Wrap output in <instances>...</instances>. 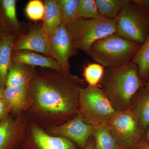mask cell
<instances>
[{
	"instance_id": "cell-14",
	"label": "cell",
	"mask_w": 149,
	"mask_h": 149,
	"mask_svg": "<svg viewBox=\"0 0 149 149\" xmlns=\"http://www.w3.org/2000/svg\"><path fill=\"white\" fill-rule=\"evenodd\" d=\"M11 61L35 67L49 68L64 73L61 67L53 58L32 51L13 52L12 54Z\"/></svg>"
},
{
	"instance_id": "cell-7",
	"label": "cell",
	"mask_w": 149,
	"mask_h": 149,
	"mask_svg": "<svg viewBox=\"0 0 149 149\" xmlns=\"http://www.w3.org/2000/svg\"><path fill=\"white\" fill-rule=\"evenodd\" d=\"M106 124L112 135L123 149L135 148L141 143L143 131L130 109L116 112Z\"/></svg>"
},
{
	"instance_id": "cell-31",
	"label": "cell",
	"mask_w": 149,
	"mask_h": 149,
	"mask_svg": "<svg viewBox=\"0 0 149 149\" xmlns=\"http://www.w3.org/2000/svg\"><path fill=\"white\" fill-rule=\"evenodd\" d=\"M146 143L149 145V127L147 129L146 133Z\"/></svg>"
},
{
	"instance_id": "cell-13",
	"label": "cell",
	"mask_w": 149,
	"mask_h": 149,
	"mask_svg": "<svg viewBox=\"0 0 149 149\" xmlns=\"http://www.w3.org/2000/svg\"><path fill=\"white\" fill-rule=\"evenodd\" d=\"M16 0H0V31L18 36L24 32L17 17Z\"/></svg>"
},
{
	"instance_id": "cell-16",
	"label": "cell",
	"mask_w": 149,
	"mask_h": 149,
	"mask_svg": "<svg viewBox=\"0 0 149 149\" xmlns=\"http://www.w3.org/2000/svg\"><path fill=\"white\" fill-rule=\"evenodd\" d=\"M29 87H5L2 100L10 107L11 113L19 114L27 110L29 102Z\"/></svg>"
},
{
	"instance_id": "cell-29",
	"label": "cell",
	"mask_w": 149,
	"mask_h": 149,
	"mask_svg": "<svg viewBox=\"0 0 149 149\" xmlns=\"http://www.w3.org/2000/svg\"><path fill=\"white\" fill-rule=\"evenodd\" d=\"M135 148L136 149H149V145L146 143H141V142L137 145Z\"/></svg>"
},
{
	"instance_id": "cell-5",
	"label": "cell",
	"mask_w": 149,
	"mask_h": 149,
	"mask_svg": "<svg viewBox=\"0 0 149 149\" xmlns=\"http://www.w3.org/2000/svg\"><path fill=\"white\" fill-rule=\"evenodd\" d=\"M116 112L101 88L88 86L81 89L77 114L87 124L94 127L107 123Z\"/></svg>"
},
{
	"instance_id": "cell-19",
	"label": "cell",
	"mask_w": 149,
	"mask_h": 149,
	"mask_svg": "<svg viewBox=\"0 0 149 149\" xmlns=\"http://www.w3.org/2000/svg\"><path fill=\"white\" fill-rule=\"evenodd\" d=\"M130 108L136 116L143 131L149 127V89L144 88Z\"/></svg>"
},
{
	"instance_id": "cell-9",
	"label": "cell",
	"mask_w": 149,
	"mask_h": 149,
	"mask_svg": "<svg viewBox=\"0 0 149 149\" xmlns=\"http://www.w3.org/2000/svg\"><path fill=\"white\" fill-rule=\"evenodd\" d=\"M66 25L62 24L49 35V56L62 68L65 74L70 73L69 60L76 54Z\"/></svg>"
},
{
	"instance_id": "cell-8",
	"label": "cell",
	"mask_w": 149,
	"mask_h": 149,
	"mask_svg": "<svg viewBox=\"0 0 149 149\" xmlns=\"http://www.w3.org/2000/svg\"><path fill=\"white\" fill-rule=\"evenodd\" d=\"M78 147L68 139L49 135L45 128L29 120L18 149H78Z\"/></svg>"
},
{
	"instance_id": "cell-17",
	"label": "cell",
	"mask_w": 149,
	"mask_h": 149,
	"mask_svg": "<svg viewBox=\"0 0 149 149\" xmlns=\"http://www.w3.org/2000/svg\"><path fill=\"white\" fill-rule=\"evenodd\" d=\"M16 35L2 33L0 38V88H5L6 78L11 62L12 54Z\"/></svg>"
},
{
	"instance_id": "cell-24",
	"label": "cell",
	"mask_w": 149,
	"mask_h": 149,
	"mask_svg": "<svg viewBox=\"0 0 149 149\" xmlns=\"http://www.w3.org/2000/svg\"><path fill=\"white\" fill-rule=\"evenodd\" d=\"M98 63H90L84 69L83 75L89 87L97 86L103 76L104 68Z\"/></svg>"
},
{
	"instance_id": "cell-12",
	"label": "cell",
	"mask_w": 149,
	"mask_h": 149,
	"mask_svg": "<svg viewBox=\"0 0 149 149\" xmlns=\"http://www.w3.org/2000/svg\"><path fill=\"white\" fill-rule=\"evenodd\" d=\"M20 50L32 51L49 57V34L43 29L42 24H29L25 32L17 37L13 52Z\"/></svg>"
},
{
	"instance_id": "cell-20",
	"label": "cell",
	"mask_w": 149,
	"mask_h": 149,
	"mask_svg": "<svg viewBox=\"0 0 149 149\" xmlns=\"http://www.w3.org/2000/svg\"><path fill=\"white\" fill-rule=\"evenodd\" d=\"M95 149H123L112 135L106 123L93 127Z\"/></svg>"
},
{
	"instance_id": "cell-34",
	"label": "cell",
	"mask_w": 149,
	"mask_h": 149,
	"mask_svg": "<svg viewBox=\"0 0 149 149\" xmlns=\"http://www.w3.org/2000/svg\"><path fill=\"white\" fill-rule=\"evenodd\" d=\"M2 33L1 32V31H0V38H1V36Z\"/></svg>"
},
{
	"instance_id": "cell-2",
	"label": "cell",
	"mask_w": 149,
	"mask_h": 149,
	"mask_svg": "<svg viewBox=\"0 0 149 149\" xmlns=\"http://www.w3.org/2000/svg\"><path fill=\"white\" fill-rule=\"evenodd\" d=\"M100 83L101 88L117 111L130 109L133 98L143 85L138 67L131 62L104 68Z\"/></svg>"
},
{
	"instance_id": "cell-23",
	"label": "cell",
	"mask_w": 149,
	"mask_h": 149,
	"mask_svg": "<svg viewBox=\"0 0 149 149\" xmlns=\"http://www.w3.org/2000/svg\"><path fill=\"white\" fill-rule=\"evenodd\" d=\"M62 16V24L69 25L79 18L80 0H59Z\"/></svg>"
},
{
	"instance_id": "cell-4",
	"label": "cell",
	"mask_w": 149,
	"mask_h": 149,
	"mask_svg": "<svg viewBox=\"0 0 149 149\" xmlns=\"http://www.w3.org/2000/svg\"><path fill=\"white\" fill-rule=\"evenodd\" d=\"M67 27L74 49L87 55L96 42L116 32V20L104 17L79 18Z\"/></svg>"
},
{
	"instance_id": "cell-33",
	"label": "cell",
	"mask_w": 149,
	"mask_h": 149,
	"mask_svg": "<svg viewBox=\"0 0 149 149\" xmlns=\"http://www.w3.org/2000/svg\"><path fill=\"white\" fill-rule=\"evenodd\" d=\"M145 89H149V79L146 83V87H145Z\"/></svg>"
},
{
	"instance_id": "cell-30",
	"label": "cell",
	"mask_w": 149,
	"mask_h": 149,
	"mask_svg": "<svg viewBox=\"0 0 149 149\" xmlns=\"http://www.w3.org/2000/svg\"><path fill=\"white\" fill-rule=\"evenodd\" d=\"M84 149H95V141L89 142L87 146L85 147Z\"/></svg>"
},
{
	"instance_id": "cell-27",
	"label": "cell",
	"mask_w": 149,
	"mask_h": 149,
	"mask_svg": "<svg viewBox=\"0 0 149 149\" xmlns=\"http://www.w3.org/2000/svg\"><path fill=\"white\" fill-rule=\"evenodd\" d=\"M11 113L8 104L2 100L0 101V122Z\"/></svg>"
},
{
	"instance_id": "cell-3",
	"label": "cell",
	"mask_w": 149,
	"mask_h": 149,
	"mask_svg": "<svg viewBox=\"0 0 149 149\" xmlns=\"http://www.w3.org/2000/svg\"><path fill=\"white\" fill-rule=\"evenodd\" d=\"M141 46L123 39L116 32L96 42L88 55L104 67L121 66L130 63Z\"/></svg>"
},
{
	"instance_id": "cell-11",
	"label": "cell",
	"mask_w": 149,
	"mask_h": 149,
	"mask_svg": "<svg viewBox=\"0 0 149 149\" xmlns=\"http://www.w3.org/2000/svg\"><path fill=\"white\" fill-rule=\"evenodd\" d=\"M45 130L49 135L68 139L78 147L84 149L93 135V127L84 122L81 116L77 114L63 124Z\"/></svg>"
},
{
	"instance_id": "cell-22",
	"label": "cell",
	"mask_w": 149,
	"mask_h": 149,
	"mask_svg": "<svg viewBox=\"0 0 149 149\" xmlns=\"http://www.w3.org/2000/svg\"><path fill=\"white\" fill-rule=\"evenodd\" d=\"M127 0H95L99 13L104 18L116 19Z\"/></svg>"
},
{
	"instance_id": "cell-26",
	"label": "cell",
	"mask_w": 149,
	"mask_h": 149,
	"mask_svg": "<svg viewBox=\"0 0 149 149\" xmlns=\"http://www.w3.org/2000/svg\"><path fill=\"white\" fill-rule=\"evenodd\" d=\"M45 10V4L40 0L29 1L25 8L27 17L34 21L42 20Z\"/></svg>"
},
{
	"instance_id": "cell-25",
	"label": "cell",
	"mask_w": 149,
	"mask_h": 149,
	"mask_svg": "<svg viewBox=\"0 0 149 149\" xmlns=\"http://www.w3.org/2000/svg\"><path fill=\"white\" fill-rule=\"evenodd\" d=\"M78 15L79 18L85 19L103 17L99 13L95 0H80Z\"/></svg>"
},
{
	"instance_id": "cell-10",
	"label": "cell",
	"mask_w": 149,
	"mask_h": 149,
	"mask_svg": "<svg viewBox=\"0 0 149 149\" xmlns=\"http://www.w3.org/2000/svg\"><path fill=\"white\" fill-rule=\"evenodd\" d=\"M28 120L24 113H11L0 122V149H18L24 139Z\"/></svg>"
},
{
	"instance_id": "cell-6",
	"label": "cell",
	"mask_w": 149,
	"mask_h": 149,
	"mask_svg": "<svg viewBox=\"0 0 149 149\" xmlns=\"http://www.w3.org/2000/svg\"><path fill=\"white\" fill-rule=\"evenodd\" d=\"M116 20V33L142 45L149 34V15L133 0H127Z\"/></svg>"
},
{
	"instance_id": "cell-1",
	"label": "cell",
	"mask_w": 149,
	"mask_h": 149,
	"mask_svg": "<svg viewBox=\"0 0 149 149\" xmlns=\"http://www.w3.org/2000/svg\"><path fill=\"white\" fill-rule=\"evenodd\" d=\"M82 79L49 68H36L28 88V120L47 128L61 125L78 113Z\"/></svg>"
},
{
	"instance_id": "cell-28",
	"label": "cell",
	"mask_w": 149,
	"mask_h": 149,
	"mask_svg": "<svg viewBox=\"0 0 149 149\" xmlns=\"http://www.w3.org/2000/svg\"><path fill=\"white\" fill-rule=\"evenodd\" d=\"M135 2L141 6L149 15V0H133Z\"/></svg>"
},
{
	"instance_id": "cell-15",
	"label": "cell",
	"mask_w": 149,
	"mask_h": 149,
	"mask_svg": "<svg viewBox=\"0 0 149 149\" xmlns=\"http://www.w3.org/2000/svg\"><path fill=\"white\" fill-rule=\"evenodd\" d=\"M35 68L11 61L6 78L5 87H29Z\"/></svg>"
},
{
	"instance_id": "cell-18",
	"label": "cell",
	"mask_w": 149,
	"mask_h": 149,
	"mask_svg": "<svg viewBox=\"0 0 149 149\" xmlns=\"http://www.w3.org/2000/svg\"><path fill=\"white\" fill-rule=\"evenodd\" d=\"M45 5L42 24L43 29L49 35L62 24L61 11L59 0H45Z\"/></svg>"
},
{
	"instance_id": "cell-32",
	"label": "cell",
	"mask_w": 149,
	"mask_h": 149,
	"mask_svg": "<svg viewBox=\"0 0 149 149\" xmlns=\"http://www.w3.org/2000/svg\"><path fill=\"white\" fill-rule=\"evenodd\" d=\"M3 89L0 88V101L2 100V93Z\"/></svg>"
},
{
	"instance_id": "cell-21",
	"label": "cell",
	"mask_w": 149,
	"mask_h": 149,
	"mask_svg": "<svg viewBox=\"0 0 149 149\" xmlns=\"http://www.w3.org/2000/svg\"><path fill=\"white\" fill-rule=\"evenodd\" d=\"M130 62L138 67L139 77L142 81L149 77V34Z\"/></svg>"
}]
</instances>
